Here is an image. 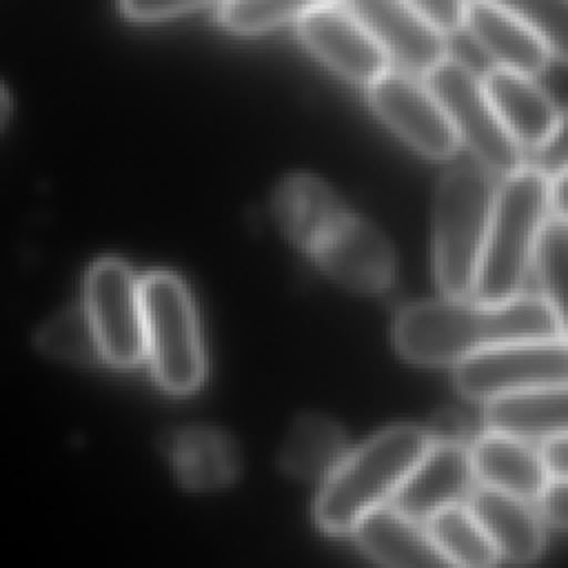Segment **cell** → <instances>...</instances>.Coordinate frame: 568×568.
Listing matches in <instances>:
<instances>
[{"label": "cell", "mask_w": 568, "mask_h": 568, "mask_svg": "<svg viewBox=\"0 0 568 568\" xmlns=\"http://www.w3.org/2000/svg\"><path fill=\"white\" fill-rule=\"evenodd\" d=\"M144 357L155 379L175 395L193 393L206 371L193 300L184 282L166 271L140 280Z\"/></svg>", "instance_id": "obj_5"}, {"label": "cell", "mask_w": 568, "mask_h": 568, "mask_svg": "<svg viewBox=\"0 0 568 568\" xmlns=\"http://www.w3.org/2000/svg\"><path fill=\"white\" fill-rule=\"evenodd\" d=\"M406 2L415 11H419L435 29L448 36L462 29L468 0H406Z\"/></svg>", "instance_id": "obj_29"}, {"label": "cell", "mask_w": 568, "mask_h": 568, "mask_svg": "<svg viewBox=\"0 0 568 568\" xmlns=\"http://www.w3.org/2000/svg\"><path fill=\"white\" fill-rule=\"evenodd\" d=\"M497 7L532 27L555 58L566 53V0H479Z\"/></svg>", "instance_id": "obj_27"}, {"label": "cell", "mask_w": 568, "mask_h": 568, "mask_svg": "<svg viewBox=\"0 0 568 568\" xmlns=\"http://www.w3.org/2000/svg\"><path fill=\"white\" fill-rule=\"evenodd\" d=\"M368 102L417 153L446 160L457 151L459 142L444 109L426 82L415 80L413 73L386 69L368 84Z\"/></svg>", "instance_id": "obj_9"}, {"label": "cell", "mask_w": 568, "mask_h": 568, "mask_svg": "<svg viewBox=\"0 0 568 568\" xmlns=\"http://www.w3.org/2000/svg\"><path fill=\"white\" fill-rule=\"evenodd\" d=\"M537 155H539V164L537 169L546 175L552 178L561 171H566V144H564V124L550 133L539 146H535Z\"/></svg>", "instance_id": "obj_32"}, {"label": "cell", "mask_w": 568, "mask_h": 568, "mask_svg": "<svg viewBox=\"0 0 568 568\" xmlns=\"http://www.w3.org/2000/svg\"><path fill=\"white\" fill-rule=\"evenodd\" d=\"M481 84L499 122L521 149L539 146L564 124L561 109L535 75L495 67Z\"/></svg>", "instance_id": "obj_14"}, {"label": "cell", "mask_w": 568, "mask_h": 568, "mask_svg": "<svg viewBox=\"0 0 568 568\" xmlns=\"http://www.w3.org/2000/svg\"><path fill=\"white\" fill-rule=\"evenodd\" d=\"M548 204L550 213L566 217V171L548 178Z\"/></svg>", "instance_id": "obj_34"}, {"label": "cell", "mask_w": 568, "mask_h": 568, "mask_svg": "<svg viewBox=\"0 0 568 568\" xmlns=\"http://www.w3.org/2000/svg\"><path fill=\"white\" fill-rule=\"evenodd\" d=\"M171 462L180 481L189 488H217L237 475L240 459L233 442L211 428H189L175 435Z\"/></svg>", "instance_id": "obj_22"}, {"label": "cell", "mask_w": 568, "mask_h": 568, "mask_svg": "<svg viewBox=\"0 0 568 568\" xmlns=\"http://www.w3.org/2000/svg\"><path fill=\"white\" fill-rule=\"evenodd\" d=\"M422 524L444 564L479 568L499 561L488 535L464 504L444 506Z\"/></svg>", "instance_id": "obj_23"}, {"label": "cell", "mask_w": 568, "mask_h": 568, "mask_svg": "<svg viewBox=\"0 0 568 568\" xmlns=\"http://www.w3.org/2000/svg\"><path fill=\"white\" fill-rule=\"evenodd\" d=\"M555 337H566V317L541 295L524 293L501 302H417L393 326L397 351L415 364H455L486 346Z\"/></svg>", "instance_id": "obj_1"}, {"label": "cell", "mask_w": 568, "mask_h": 568, "mask_svg": "<svg viewBox=\"0 0 568 568\" xmlns=\"http://www.w3.org/2000/svg\"><path fill=\"white\" fill-rule=\"evenodd\" d=\"M424 433L428 435L430 442H437V444H464L466 424L459 413L444 408L430 419V424L424 428Z\"/></svg>", "instance_id": "obj_31"}, {"label": "cell", "mask_w": 568, "mask_h": 568, "mask_svg": "<svg viewBox=\"0 0 568 568\" xmlns=\"http://www.w3.org/2000/svg\"><path fill=\"white\" fill-rule=\"evenodd\" d=\"M566 477H548V481L544 484L541 493L537 495L539 506H541V515L546 517V521L559 530L566 528Z\"/></svg>", "instance_id": "obj_30"}, {"label": "cell", "mask_w": 568, "mask_h": 568, "mask_svg": "<svg viewBox=\"0 0 568 568\" xmlns=\"http://www.w3.org/2000/svg\"><path fill=\"white\" fill-rule=\"evenodd\" d=\"M273 211L282 233L306 255L348 213L333 189L311 173L286 175L275 189Z\"/></svg>", "instance_id": "obj_16"}, {"label": "cell", "mask_w": 568, "mask_h": 568, "mask_svg": "<svg viewBox=\"0 0 568 568\" xmlns=\"http://www.w3.org/2000/svg\"><path fill=\"white\" fill-rule=\"evenodd\" d=\"M7 113H9V98H7V93H4V89L0 87V124L4 122V118H7Z\"/></svg>", "instance_id": "obj_35"}, {"label": "cell", "mask_w": 568, "mask_h": 568, "mask_svg": "<svg viewBox=\"0 0 568 568\" xmlns=\"http://www.w3.org/2000/svg\"><path fill=\"white\" fill-rule=\"evenodd\" d=\"M84 308L93 322L104 362L135 366L144 357L142 288L124 262L104 257L89 268Z\"/></svg>", "instance_id": "obj_8"}, {"label": "cell", "mask_w": 568, "mask_h": 568, "mask_svg": "<svg viewBox=\"0 0 568 568\" xmlns=\"http://www.w3.org/2000/svg\"><path fill=\"white\" fill-rule=\"evenodd\" d=\"M220 0H120V11L135 22H158L200 11Z\"/></svg>", "instance_id": "obj_28"}, {"label": "cell", "mask_w": 568, "mask_h": 568, "mask_svg": "<svg viewBox=\"0 0 568 568\" xmlns=\"http://www.w3.org/2000/svg\"><path fill=\"white\" fill-rule=\"evenodd\" d=\"M351 535L371 559L384 566L424 568L444 564L422 521L404 515L390 501L366 510L353 524Z\"/></svg>", "instance_id": "obj_18"}, {"label": "cell", "mask_w": 568, "mask_h": 568, "mask_svg": "<svg viewBox=\"0 0 568 568\" xmlns=\"http://www.w3.org/2000/svg\"><path fill=\"white\" fill-rule=\"evenodd\" d=\"M455 384L477 402L524 388L566 386V337L479 348L455 362Z\"/></svg>", "instance_id": "obj_7"}, {"label": "cell", "mask_w": 568, "mask_h": 568, "mask_svg": "<svg viewBox=\"0 0 568 568\" xmlns=\"http://www.w3.org/2000/svg\"><path fill=\"white\" fill-rule=\"evenodd\" d=\"M530 271L539 295L566 317V217L550 213L532 246Z\"/></svg>", "instance_id": "obj_25"}, {"label": "cell", "mask_w": 568, "mask_h": 568, "mask_svg": "<svg viewBox=\"0 0 568 568\" xmlns=\"http://www.w3.org/2000/svg\"><path fill=\"white\" fill-rule=\"evenodd\" d=\"M38 344L47 355L58 359L80 364L104 362L93 322L84 304L71 306L55 315L53 320H49L38 335Z\"/></svg>", "instance_id": "obj_24"}, {"label": "cell", "mask_w": 568, "mask_h": 568, "mask_svg": "<svg viewBox=\"0 0 568 568\" xmlns=\"http://www.w3.org/2000/svg\"><path fill=\"white\" fill-rule=\"evenodd\" d=\"M426 87L444 109L457 142L493 175H506L524 164L521 146L499 122L481 78L462 60L444 58L426 73Z\"/></svg>", "instance_id": "obj_6"}, {"label": "cell", "mask_w": 568, "mask_h": 568, "mask_svg": "<svg viewBox=\"0 0 568 568\" xmlns=\"http://www.w3.org/2000/svg\"><path fill=\"white\" fill-rule=\"evenodd\" d=\"M468 510L479 521L499 559L528 564L544 550L541 521L528 499L484 486L468 493Z\"/></svg>", "instance_id": "obj_17"}, {"label": "cell", "mask_w": 568, "mask_h": 568, "mask_svg": "<svg viewBox=\"0 0 568 568\" xmlns=\"http://www.w3.org/2000/svg\"><path fill=\"white\" fill-rule=\"evenodd\" d=\"M470 462L475 477L490 488L517 495L521 499H537L548 473L539 459V453L528 444L510 435L488 430L470 448Z\"/></svg>", "instance_id": "obj_19"}, {"label": "cell", "mask_w": 568, "mask_h": 568, "mask_svg": "<svg viewBox=\"0 0 568 568\" xmlns=\"http://www.w3.org/2000/svg\"><path fill=\"white\" fill-rule=\"evenodd\" d=\"M488 430L521 442H544L566 433V386H537L486 399Z\"/></svg>", "instance_id": "obj_20"}, {"label": "cell", "mask_w": 568, "mask_h": 568, "mask_svg": "<svg viewBox=\"0 0 568 568\" xmlns=\"http://www.w3.org/2000/svg\"><path fill=\"white\" fill-rule=\"evenodd\" d=\"M548 215V178L537 166L521 164L501 175L473 286L479 302H501L521 293L535 240Z\"/></svg>", "instance_id": "obj_2"}, {"label": "cell", "mask_w": 568, "mask_h": 568, "mask_svg": "<svg viewBox=\"0 0 568 568\" xmlns=\"http://www.w3.org/2000/svg\"><path fill=\"white\" fill-rule=\"evenodd\" d=\"M473 481L470 450L464 444L430 442L390 497V504L404 515L424 521L444 506L462 504L473 490Z\"/></svg>", "instance_id": "obj_13"}, {"label": "cell", "mask_w": 568, "mask_h": 568, "mask_svg": "<svg viewBox=\"0 0 568 568\" xmlns=\"http://www.w3.org/2000/svg\"><path fill=\"white\" fill-rule=\"evenodd\" d=\"M462 29L497 67L526 75L541 73L555 58L546 40L524 20L479 0L466 2Z\"/></svg>", "instance_id": "obj_15"}, {"label": "cell", "mask_w": 568, "mask_h": 568, "mask_svg": "<svg viewBox=\"0 0 568 568\" xmlns=\"http://www.w3.org/2000/svg\"><path fill=\"white\" fill-rule=\"evenodd\" d=\"M346 455L342 426L326 415L300 417L282 446V468L297 479H326Z\"/></svg>", "instance_id": "obj_21"}, {"label": "cell", "mask_w": 568, "mask_h": 568, "mask_svg": "<svg viewBox=\"0 0 568 568\" xmlns=\"http://www.w3.org/2000/svg\"><path fill=\"white\" fill-rule=\"evenodd\" d=\"M406 73H428L448 55L446 36L406 0H339Z\"/></svg>", "instance_id": "obj_10"}, {"label": "cell", "mask_w": 568, "mask_h": 568, "mask_svg": "<svg viewBox=\"0 0 568 568\" xmlns=\"http://www.w3.org/2000/svg\"><path fill=\"white\" fill-rule=\"evenodd\" d=\"M304 47L342 78L371 84L388 69V58L373 36L339 4H322L297 20Z\"/></svg>", "instance_id": "obj_11"}, {"label": "cell", "mask_w": 568, "mask_h": 568, "mask_svg": "<svg viewBox=\"0 0 568 568\" xmlns=\"http://www.w3.org/2000/svg\"><path fill=\"white\" fill-rule=\"evenodd\" d=\"M333 0H220V22L242 36L264 33L284 22L300 20L308 11Z\"/></svg>", "instance_id": "obj_26"}, {"label": "cell", "mask_w": 568, "mask_h": 568, "mask_svg": "<svg viewBox=\"0 0 568 568\" xmlns=\"http://www.w3.org/2000/svg\"><path fill=\"white\" fill-rule=\"evenodd\" d=\"M539 459L548 477H566V433L550 435L541 442Z\"/></svg>", "instance_id": "obj_33"}, {"label": "cell", "mask_w": 568, "mask_h": 568, "mask_svg": "<svg viewBox=\"0 0 568 568\" xmlns=\"http://www.w3.org/2000/svg\"><path fill=\"white\" fill-rule=\"evenodd\" d=\"M428 446L430 439L424 428L404 424L346 453L317 495V526L328 535H348L366 510L390 501Z\"/></svg>", "instance_id": "obj_3"}, {"label": "cell", "mask_w": 568, "mask_h": 568, "mask_svg": "<svg viewBox=\"0 0 568 568\" xmlns=\"http://www.w3.org/2000/svg\"><path fill=\"white\" fill-rule=\"evenodd\" d=\"M335 282L357 293H379L393 284L395 255L388 240L351 211L311 255Z\"/></svg>", "instance_id": "obj_12"}, {"label": "cell", "mask_w": 568, "mask_h": 568, "mask_svg": "<svg viewBox=\"0 0 568 568\" xmlns=\"http://www.w3.org/2000/svg\"><path fill=\"white\" fill-rule=\"evenodd\" d=\"M495 186V175L477 166L453 169L439 180L433 255L437 284L448 297L473 295Z\"/></svg>", "instance_id": "obj_4"}]
</instances>
